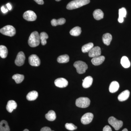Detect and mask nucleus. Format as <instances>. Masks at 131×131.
Returning a JSON list of instances; mask_svg holds the SVG:
<instances>
[{
	"instance_id": "obj_1",
	"label": "nucleus",
	"mask_w": 131,
	"mask_h": 131,
	"mask_svg": "<svg viewBox=\"0 0 131 131\" xmlns=\"http://www.w3.org/2000/svg\"><path fill=\"white\" fill-rule=\"evenodd\" d=\"M90 2V0H73L68 3L66 6L67 9H76L86 5Z\"/></svg>"
},
{
	"instance_id": "obj_2",
	"label": "nucleus",
	"mask_w": 131,
	"mask_h": 131,
	"mask_svg": "<svg viewBox=\"0 0 131 131\" xmlns=\"http://www.w3.org/2000/svg\"><path fill=\"white\" fill-rule=\"evenodd\" d=\"M39 35L37 31L33 32L31 34L28 40V44L32 47H37L40 43Z\"/></svg>"
},
{
	"instance_id": "obj_3",
	"label": "nucleus",
	"mask_w": 131,
	"mask_h": 131,
	"mask_svg": "<svg viewBox=\"0 0 131 131\" xmlns=\"http://www.w3.org/2000/svg\"><path fill=\"white\" fill-rule=\"evenodd\" d=\"M1 33L3 35L13 37L16 34V30L13 26L7 25L3 27L0 30Z\"/></svg>"
},
{
	"instance_id": "obj_4",
	"label": "nucleus",
	"mask_w": 131,
	"mask_h": 131,
	"mask_svg": "<svg viewBox=\"0 0 131 131\" xmlns=\"http://www.w3.org/2000/svg\"><path fill=\"white\" fill-rule=\"evenodd\" d=\"M74 66L76 69L77 71L78 74H82L86 72L88 69V65L84 62L77 61L74 64Z\"/></svg>"
},
{
	"instance_id": "obj_5",
	"label": "nucleus",
	"mask_w": 131,
	"mask_h": 131,
	"mask_svg": "<svg viewBox=\"0 0 131 131\" xmlns=\"http://www.w3.org/2000/svg\"><path fill=\"white\" fill-rule=\"evenodd\" d=\"M90 101L87 97H80L76 100L75 104L78 107L85 108L89 106L90 105Z\"/></svg>"
},
{
	"instance_id": "obj_6",
	"label": "nucleus",
	"mask_w": 131,
	"mask_h": 131,
	"mask_svg": "<svg viewBox=\"0 0 131 131\" xmlns=\"http://www.w3.org/2000/svg\"><path fill=\"white\" fill-rule=\"evenodd\" d=\"M108 122L116 130H118L123 126V122L118 120L114 117H111L108 118Z\"/></svg>"
},
{
	"instance_id": "obj_7",
	"label": "nucleus",
	"mask_w": 131,
	"mask_h": 131,
	"mask_svg": "<svg viewBox=\"0 0 131 131\" xmlns=\"http://www.w3.org/2000/svg\"><path fill=\"white\" fill-rule=\"evenodd\" d=\"M23 18L28 21H33L36 20L37 16L34 12L31 10H28L24 13Z\"/></svg>"
},
{
	"instance_id": "obj_8",
	"label": "nucleus",
	"mask_w": 131,
	"mask_h": 131,
	"mask_svg": "<svg viewBox=\"0 0 131 131\" xmlns=\"http://www.w3.org/2000/svg\"><path fill=\"white\" fill-rule=\"evenodd\" d=\"M28 61L30 65L32 66L38 67L40 65V59L35 54H32L29 57Z\"/></svg>"
},
{
	"instance_id": "obj_9",
	"label": "nucleus",
	"mask_w": 131,
	"mask_h": 131,
	"mask_svg": "<svg viewBox=\"0 0 131 131\" xmlns=\"http://www.w3.org/2000/svg\"><path fill=\"white\" fill-rule=\"evenodd\" d=\"M25 60V56L24 52L20 51L18 53L15 63L17 66H21L24 64Z\"/></svg>"
},
{
	"instance_id": "obj_10",
	"label": "nucleus",
	"mask_w": 131,
	"mask_h": 131,
	"mask_svg": "<svg viewBox=\"0 0 131 131\" xmlns=\"http://www.w3.org/2000/svg\"><path fill=\"white\" fill-rule=\"evenodd\" d=\"M94 115L90 113H88L83 115L81 118V122L84 125H87L91 123L93 118Z\"/></svg>"
},
{
	"instance_id": "obj_11",
	"label": "nucleus",
	"mask_w": 131,
	"mask_h": 131,
	"mask_svg": "<svg viewBox=\"0 0 131 131\" xmlns=\"http://www.w3.org/2000/svg\"><path fill=\"white\" fill-rule=\"evenodd\" d=\"M101 54L100 47L99 46L93 47L89 52L90 57L95 58L100 56Z\"/></svg>"
},
{
	"instance_id": "obj_12",
	"label": "nucleus",
	"mask_w": 131,
	"mask_h": 131,
	"mask_svg": "<svg viewBox=\"0 0 131 131\" xmlns=\"http://www.w3.org/2000/svg\"><path fill=\"white\" fill-rule=\"evenodd\" d=\"M54 83L57 87L60 88H64L68 86V82L66 79L61 78H58L55 80Z\"/></svg>"
},
{
	"instance_id": "obj_13",
	"label": "nucleus",
	"mask_w": 131,
	"mask_h": 131,
	"mask_svg": "<svg viewBox=\"0 0 131 131\" xmlns=\"http://www.w3.org/2000/svg\"><path fill=\"white\" fill-rule=\"evenodd\" d=\"M82 86L84 88H88L91 86L93 83V78L91 76L87 77L82 80Z\"/></svg>"
},
{
	"instance_id": "obj_14",
	"label": "nucleus",
	"mask_w": 131,
	"mask_h": 131,
	"mask_svg": "<svg viewBox=\"0 0 131 131\" xmlns=\"http://www.w3.org/2000/svg\"><path fill=\"white\" fill-rule=\"evenodd\" d=\"M130 91L128 90H125L119 95L118 99L119 101L123 102L126 100L130 96Z\"/></svg>"
},
{
	"instance_id": "obj_15",
	"label": "nucleus",
	"mask_w": 131,
	"mask_h": 131,
	"mask_svg": "<svg viewBox=\"0 0 131 131\" xmlns=\"http://www.w3.org/2000/svg\"><path fill=\"white\" fill-rule=\"evenodd\" d=\"M105 60V57L103 56H100L96 57L93 58L91 60V62L94 65H100L103 63Z\"/></svg>"
},
{
	"instance_id": "obj_16",
	"label": "nucleus",
	"mask_w": 131,
	"mask_h": 131,
	"mask_svg": "<svg viewBox=\"0 0 131 131\" xmlns=\"http://www.w3.org/2000/svg\"><path fill=\"white\" fill-rule=\"evenodd\" d=\"M17 103L14 100L8 101L6 106V109L9 113H12L17 107Z\"/></svg>"
},
{
	"instance_id": "obj_17",
	"label": "nucleus",
	"mask_w": 131,
	"mask_h": 131,
	"mask_svg": "<svg viewBox=\"0 0 131 131\" xmlns=\"http://www.w3.org/2000/svg\"><path fill=\"white\" fill-rule=\"evenodd\" d=\"M119 85L118 83L116 81L112 82L109 86V91L111 93L117 92L119 89Z\"/></svg>"
},
{
	"instance_id": "obj_18",
	"label": "nucleus",
	"mask_w": 131,
	"mask_h": 131,
	"mask_svg": "<svg viewBox=\"0 0 131 131\" xmlns=\"http://www.w3.org/2000/svg\"><path fill=\"white\" fill-rule=\"evenodd\" d=\"M127 12L126 9L124 7H122L119 10V18L118 21L120 23H122L124 21V18L126 16Z\"/></svg>"
},
{
	"instance_id": "obj_19",
	"label": "nucleus",
	"mask_w": 131,
	"mask_h": 131,
	"mask_svg": "<svg viewBox=\"0 0 131 131\" xmlns=\"http://www.w3.org/2000/svg\"><path fill=\"white\" fill-rule=\"evenodd\" d=\"M102 39L103 43L106 45L108 46L112 39V37L110 34L106 33L103 34Z\"/></svg>"
},
{
	"instance_id": "obj_20",
	"label": "nucleus",
	"mask_w": 131,
	"mask_h": 131,
	"mask_svg": "<svg viewBox=\"0 0 131 131\" xmlns=\"http://www.w3.org/2000/svg\"><path fill=\"white\" fill-rule=\"evenodd\" d=\"M94 18L96 20H100L103 19L104 17V14L100 9H96L95 10L93 13Z\"/></svg>"
},
{
	"instance_id": "obj_21",
	"label": "nucleus",
	"mask_w": 131,
	"mask_h": 131,
	"mask_svg": "<svg viewBox=\"0 0 131 131\" xmlns=\"http://www.w3.org/2000/svg\"><path fill=\"white\" fill-rule=\"evenodd\" d=\"M38 94L36 91H32L29 92L26 96V98L28 101H34L38 98Z\"/></svg>"
},
{
	"instance_id": "obj_22",
	"label": "nucleus",
	"mask_w": 131,
	"mask_h": 131,
	"mask_svg": "<svg viewBox=\"0 0 131 131\" xmlns=\"http://www.w3.org/2000/svg\"><path fill=\"white\" fill-rule=\"evenodd\" d=\"M45 117L49 121H54L56 118V115L54 111L50 110L45 115Z\"/></svg>"
},
{
	"instance_id": "obj_23",
	"label": "nucleus",
	"mask_w": 131,
	"mask_h": 131,
	"mask_svg": "<svg viewBox=\"0 0 131 131\" xmlns=\"http://www.w3.org/2000/svg\"><path fill=\"white\" fill-rule=\"evenodd\" d=\"M65 22L66 19L63 18H61L58 19H53L51 21L52 25L53 26L63 25L65 24Z\"/></svg>"
},
{
	"instance_id": "obj_24",
	"label": "nucleus",
	"mask_w": 131,
	"mask_h": 131,
	"mask_svg": "<svg viewBox=\"0 0 131 131\" xmlns=\"http://www.w3.org/2000/svg\"><path fill=\"white\" fill-rule=\"evenodd\" d=\"M121 65L125 68H128L130 66V63L128 58L126 56L122 57L121 61Z\"/></svg>"
},
{
	"instance_id": "obj_25",
	"label": "nucleus",
	"mask_w": 131,
	"mask_h": 131,
	"mask_svg": "<svg viewBox=\"0 0 131 131\" xmlns=\"http://www.w3.org/2000/svg\"><path fill=\"white\" fill-rule=\"evenodd\" d=\"M81 28L80 27L77 26L71 30L70 33V35L73 36H78L81 33Z\"/></svg>"
},
{
	"instance_id": "obj_26",
	"label": "nucleus",
	"mask_w": 131,
	"mask_h": 131,
	"mask_svg": "<svg viewBox=\"0 0 131 131\" xmlns=\"http://www.w3.org/2000/svg\"><path fill=\"white\" fill-rule=\"evenodd\" d=\"M69 61V57L67 54L62 55L58 58L57 61L61 63H66Z\"/></svg>"
},
{
	"instance_id": "obj_27",
	"label": "nucleus",
	"mask_w": 131,
	"mask_h": 131,
	"mask_svg": "<svg viewBox=\"0 0 131 131\" xmlns=\"http://www.w3.org/2000/svg\"><path fill=\"white\" fill-rule=\"evenodd\" d=\"M0 131H10V129L7 122L2 120L0 122Z\"/></svg>"
},
{
	"instance_id": "obj_28",
	"label": "nucleus",
	"mask_w": 131,
	"mask_h": 131,
	"mask_svg": "<svg viewBox=\"0 0 131 131\" xmlns=\"http://www.w3.org/2000/svg\"><path fill=\"white\" fill-rule=\"evenodd\" d=\"M8 55V50L5 46L1 45L0 46V56L2 58L7 57Z\"/></svg>"
},
{
	"instance_id": "obj_29",
	"label": "nucleus",
	"mask_w": 131,
	"mask_h": 131,
	"mask_svg": "<svg viewBox=\"0 0 131 131\" xmlns=\"http://www.w3.org/2000/svg\"><path fill=\"white\" fill-rule=\"evenodd\" d=\"M39 37H40V42L42 45L44 46L46 45L47 43L46 39L49 38V36L47 34L44 32L40 33L39 35Z\"/></svg>"
},
{
	"instance_id": "obj_30",
	"label": "nucleus",
	"mask_w": 131,
	"mask_h": 131,
	"mask_svg": "<svg viewBox=\"0 0 131 131\" xmlns=\"http://www.w3.org/2000/svg\"><path fill=\"white\" fill-rule=\"evenodd\" d=\"M94 44L93 43H89L84 45L82 48V52L83 53L89 52L93 47Z\"/></svg>"
},
{
	"instance_id": "obj_31",
	"label": "nucleus",
	"mask_w": 131,
	"mask_h": 131,
	"mask_svg": "<svg viewBox=\"0 0 131 131\" xmlns=\"http://www.w3.org/2000/svg\"><path fill=\"white\" fill-rule=\"evenodd\" d=\"M12 78L17 84L20 83L24 81V76L23 75L16 74L13 76Z\"/></svg>"
},
{
	"instance_id": "obj_32",
	"label": "nucleus",
	"mask_w": 131,
	"mask_h": 131,
	"mask_svg": "<svg viewBox=\"0 0 131 131\" xmlns=\"http://www.w3.org/2000/svg\"><path fill=\"white\" fill-rule=\"evenodd\" d=\"M65 126L66 129L70 131H73L77 129V127L72 123H66Z\"/></svg>"
},
{
	"instance_id": "obj_33",
	"label": "nucleus",
	"mask_w": 131,
	"mask_h": 131,
	"mask_svg": "<svg viewBox=\"0 0 131 131\" xmlns=\"http://www.w3.org/2000/svg\"><path fill=\"white\" fill-rule=\"evenodd\" d=\"M103 131H112V129L110 126L106 125L103 127Z\"/></svg>"
},
{
	"instance_id": "obj_34",
	"label": "nucleus",
	"mask_w": 131,
	"mask_h": 131,
	"mask_svg": "<svg viewBox=\"0 0 131 131\" xmlns=\"http://www.w3.org/2000/svg\"><path fill=\"white\" fill-rule=\"evenodd\" d=\"M40 131H54L52 130L50 127H45L41 129Z\"/></svg>"
},
{
	"instance_id": "obj_35",
	"label": "nucleus",
	"mask_w": 131,
	"mask_h": 131,
	"mask_svg": "<svg viewBox=\"0 0 131 131\" xmlns=\"http://www.w3.org/2000/svg\"><path fill=\"white\" fill-rule=\"evenodd\" d=\"M39 5H42L44 4L43 0H34Z\"/></svg>"
},
{
	"instance_id": "obj_36",
	"label": "nucleus",
	"mask_w": 131,
	"mask_h": 131,
	"mask_svg": "<svg viewBox=\"0 0 131 131\" xmlns=\"http://www.w3.org/2000/svg\"><path fill=\"white\" fill-rule=\"evenodd\" d=\"M1 9V11L2 13L4 14L6 13H7V12H8V9H6V8L4 7V6H3L2 7Z\"/></svg>"
},
{
	"instance_id": "obj_37",
	"label": "nucleus",
	"mask_w": 131,
	"mask_h": 131,
	"mask_svg": "<svg viewBox=\"0 0 131 131\" xmlns=\"http://www.w3.org/2000/svg\"><path fill=\"white\" fill-rule=\"evenodd\" d=\"M7 6V7L8 9V10H11L12 9V6H11V5H10V4H9V3H7L6 5Z\"/></svg>"
},
{
	"instance_id": "obj_38",
	"label": "nucleus",
	"mask_w": 131,
	"mask_h": 131,
	"mask_svg": "<svg viewBox=\"0 0 131 131\" xmlns=\"http://www.w3.org/2000/svg\"><path fill=\"white\" fill-rule=\"evenodd\" d=\"M122 131H128V130L127 129H124L122 130Z\"/></svg>"
},
{
	"instance_id": "obj_39",
	"label": "nucleus",
	"mask_w": 131,
	"mask_h": 131,
	"mask_svg": "<svg viewBox=\"0 0 131 131\" xmlns=\"http://www.w3.org/2000/svg\"><path fill=\"white\" fill-rule=\"evenodd\" d=\"M23 131H29L28 130V129H25V130H24Z\"/></svg>"
},
{
	"instance_id": "obj_40",
	"label": "nucleus",
	"mask_w": 131,
	"mask_h": 131,
	"mask_svg": "<svg viewBox=\"0 0 131 131\" xmlns=\"http://www.w3.org/2000/svg\"><path fill=\"white\" fill-rule=\"evenodd\" d=\"M56 1L59 2L60 1H61V0H56Z\"/></svg>"
}]
</instances>
